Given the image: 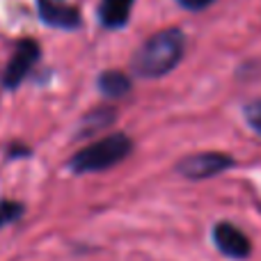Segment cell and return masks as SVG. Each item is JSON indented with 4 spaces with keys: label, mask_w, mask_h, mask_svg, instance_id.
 I'll return each mask as SVG.
<instances>
[{
    "label": "cell",
    "mask_w": 261,
    "mask_h": 261,
    "mask_svg": "<svg viewBox=\"0 0 261 261\" xmlns=\"http://www.w3.org/2000/svg\"><path fill=\"white\" fill-rule=\"evenodd\" d=\"M133 142L128 135L124 133H113L108 138H101L99 142L87 144L85 149L71 158V170L78 174H87V172H103L108 167H115L122 163L130 153Z\"/></svg>",
    "instance_id": "2"
},
{
    "label": "cell",
    "mask_w": 261,
    "mask_h": 261,
    "mask_svg": "<svg viewBox=\"0 0 261 261\" xmlns=\"http://www.w3.org/2000/svg\"><path fill=\"white\" fill-rule=\"evenodd\" d=\"M186 53V35L179 28H167L151 35L133 55V71L140 78H161L181 62Z\"/></svg>",
    "instance_id": "1"
},
{
    "label": "cell",
    "mask_w": 261,
    "mask_h": 261,
    "mask_svg": "<svg viewBox=\"0 0 261 261\" xmlns=\"http://www.w3.org/2000/svg\"><path fill=\"white\" fill-rule=\"evenodd\" d=\"M213 243L229 259H248L250 252H252L250 239L231 222H218L213 227Z\"/></svg>",
    "instance_id": "5"
},
{
    "label": "cell",
    "mask_w": 261,
    "mask_h": 261,
    "mask_svg": "<svg viewBox=\"0 0 261 261\" xmlns=\"http://www.w3.org/2000/svg\"><path fill=\"white\" fill-rule=\"evenodd\" d=\"M181 7L190 9V12H199V9H206L208 5H213L216 0H176Z\"/></svg>",
    "instance_id": "12"
},
{
    "label": "cell",
    "mask_w": 261,
    "mask_h": 261,
    "mask_svg": "<svg viewBox=\"0 0 261 261\" xmlns=\"http://www.w3.org/2000/svg\"><path fill=\"white\" fill-rule=\"evenodd\" d=\"M39 16L46 25L73 30L81 25V12L71 5H62L60 0H39Z\"/></svg>",
    "instance_id": "6"
},
{
    "label": "cell",
    "mask_w": 261,
    "mask_h": 261,
    "mask_svg": "<svg viewBox=\"0 0 261 261\" xmlns=\"http://www.w3.org/2000/svg\"><path fill=\"white\" fill-rule=\"evenodd\" d=\"M99 90L108 99H119L130 92V81L122 71H103L99 76Z\"/></svg>",
    "instance_id": "9"
},
{
    "label": "cell",
    "mask_w": 261,
    "mask_h": 261,
    "mask_svg": "<svg viewBox=\"0 0 261 261\" xmlns=\"http://www.w3.org/2000/svg\"><path fill=\"white\" fill-rule=\"evenodd\" d=\"M39 60V44L32 39H23L18 41L16 50H14L12 60L7 62L3 71V85L7 90H14V87L21 85V81L28 76V71L32 69V64Z\"/></svg>",
    "instance_id": "4"
},
{
    "label": "cell",
    "mask_w": 261,
    "mask_h": 261,
    "mask_svg": "<svg viewBox=\"0 0 261 261\" xmlns=\"http://www.w3.org/2000/svg\"><path fill=\"white\" fill-rule=\"evenodd\" d=\"M243 115H245V122L250 124V128L257 135H261V99L250 101L243 108Z\"/></svg>",
    "instance_id": "11"
},
{
    "label": "cell",
    "mask_w": 261,
    "mask_h": 261,
    "mask_svg": "<svg viewBox=\"0 0 261 261\" xmlns=\"http://www.w3.org/2000/svg\"><path fill=\"white\" fill-rule=\"evenodd\" d=\"M115 117H117V110L113 106H99V108H94L81 119V126H78L76 135L78 138H92L94 133L108 128L115 122Z\"/></svg>",
    "instance_id": "8"
},
{
    "label": "cell",
    "mask_w": 261,
    "mask_h": 261,
    "mask_svg": "<svg viewBox=\"0 0 261 261\" xmlns=\"http://www.w3.org/2000/svg\"><path fill=\"white\" fill-rule=\"evenodd\" d=\"M229 167H234V158L229 153L218 151L193 153V156H186L181 163H176V172L184 174L186 179H208V176H216Z\"/></svg>",
    "instance_id": "3"
},
{
    "label": "cell",
    "mask_w": 261,
    "mask_h": 261,
    "mask_svg": "<svg viewBox=\"0 0 261 261\" xmlns=\"http://www.w3.org/2000/svg\"><path fill=\"white\" fill-rule=\"evenodd\" d=\"M130 7H133V0H101V5H99L101 25L110 28V30L124 28L128 23Z\"/></svg>",
    "instance_id": "7"
},
{
    "label": "cell",
    "mask_w": 261,
    "mask_h": 261,
    "mask_svg": "<svg viewBox=\"0 0 261 261\" xmlns=\"http://www.w3.org/2000/svg\"><path fill=\"white\" fill-rule=\"evenodd\" d=\"M21 216H23V204L9 202V199H3V202H0V229L12 225V222H16Z\"/></svg>",
    "instance_id": "10"
}]
</instances>
